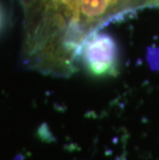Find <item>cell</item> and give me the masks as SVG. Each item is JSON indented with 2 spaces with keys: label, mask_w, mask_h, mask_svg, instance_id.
Listing matches in <instances>:
<instances>
[{
  "label": "cell",
  "mask_w": 159,
  "mask_h": 160,
  "mask_svg": "<svg viewBox=\"0 0 159 160\" xmlns=\"http://www.w3.org/2000/svg\"><path fill=\"white\" fill-rule=\"evenodd\" d=\"M114 1H115V2H116V1H117V0H114Z\"/></svg>",
  "instance_id": "obj_4"
},
{
  "label": "cell",
  "mask_w": 159,
  "mask_h": 160,
  "mask_svg": "<svg viewBox=\"0 0 159 160\" xmlns=\"http://www.w3.org/2000/svg\"><path fill=\"white\" fill-rule=\"evenodd\" d=\"M114 0H77L72 8L74 19L92 21L103 16Z\"/></svg>",
  "instance_id": "obj_2"
},
{
  "label": "cell",
  "mask_w": 159,
  "mask_h": 160,
  "mask_svg": "<svg viewBox=\"0 0 159 160\" xmlns=\"http://www.w3.org/2000/svg\"><path fill=\"white\" fill-rule=\"evenodd\" d=\"M2 26V15H1V11H0V29H1Z\"/></svg>",
  "instance_id": "obj_3"
},
{
  "label": "cell",
  "mask_w": 159,
  "mask_h": 160,
  "mask_svg": "<svg viewBox=\"0 0 159 160\" xmlns=\"http://www.w3.org/2000/svg\"><path fill=\"white\" fill-rule=\"evenodd\" d=\"M81 55L87 71L93 77H115L118 72V46L107 33H94L83 42Z\"/></svg>",
  "instance_id": "obj_1"
}]
</instances>
